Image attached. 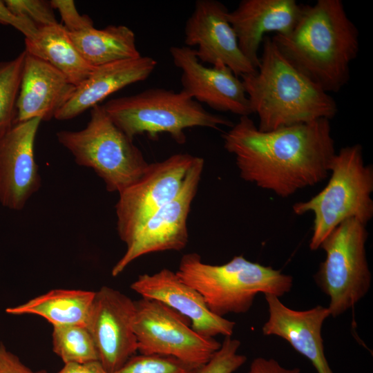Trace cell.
<instances>
[{"label": "cell", "instance_id": "6da1fadb", "mask_svg": "<svg viewBox=\"0 0 373 373\" xmlns=\"http://www.w3.org/2000/svg\"><path fill=\"white\" fill-rule=\"evenodd\" d=\"M222 137L241 178L281 198L327 178L336 153L325 118L262 131L249 116H241Z\"/></svg>", "mask_w": 373, "mask_h": 373}, {"label": "cell", "instance_id": "7a4b0ae2", "mask_svg": "<svg viewBox=\"0 0 373 373\" xmlns=\"http://www.w3.org/2000/svg\"><path fill=\"white\" fill-rule=\"evenodd\" d=\"M284 56L327 93L347 84L359 51V34L341 0L304 5L294 28L271 37Z\"/></svg>", "mask_w": 373, "mask_h": 373}, {"label": "cell", "instance_id": "3957f363", "mask_svg": "<svg viewBox=\"0 0 373 373\" xmlns=\"http://www.w3.org/2000/svg\"><path fill=\"white\" fill-rule=\"evenodd\" d=\"M256 72L240 76L259 130L331 119L338 112L332 96L298 70L265 36Z\"/></svg>", "mask_w": 373, "mask_h": 373}, {"label": "cell", "instance_id": "277c9868", "mask_svg": "<svg viewBox=\"0 0 373 373\" xmlns=\"http://www.w3.org/2000/svg\"><path fill=\"white\" fill-rule=\"evenodd\" d=\"M175 272L200 294L209 309L220 317L246 313L257 294L280 297L289 292L293 285L291 276L248 260L242 255L216 265L202 262L197 253L186 254Z\"/></svg>", "mask_w": 373, "mask_h": 373}, {"label": "cell", "instance_id": "5b68a950", "mask_svg": "<svg viewBox=\"0 0 373 373\" xmlns=\"http://www.w3.org/2000/svg\"><path fill=\"white\" fill-rule=\"evenodd\" d=\"M329 170L330 178L323 189L292 207L296 215H314L309 242L314 251L343 221L353 218L366 225L373 217V168L365 164L362 146L341 148L332 157Z\"/></svg>", "mask_w": 373, "mask_h": 373}, {"label": "cell", "instance_id": "8992f818", "mask_svg": "<svg viewBox=\"0 0 373 373\" xmlns=\"http://www.w3.org/2000/svg\"><path fill=\"white\" fill-rule=\"evenodd\" d=\"M113 122L130 139L146 134L151 139L167 133L178 144L186 141L184 130L192 127H231L227 118L213 114L182 90L149 88L114 98L102 105Z\"/></svg>", "mask_w": 373, "mask_h": 373}, {"label": "cell", "instance_id": "52a82bcc", "mask_svg": "<svg viewBox=\"0 0 373 373\" xmlns=\"http://www.w3.org/2000/svg\"><path fill=\"white\" fill-rule=\"evenodd\" d=\"M57 137L77 164L95 171L109 192L119 193L131 185L149 164L133 140L113 122L100 104L91 108L84 128L60 131Z\"/></svg>", "mask_w": 373, "mask_h": 373}, {"label": "cell", "instance_id": "ba28073f", "mask_svg": "<svg viewBox=\"0 0 373 373\" xmlns=\"http://www.w3.org/2000/svg\"><path fill=\"white\" fill-rule=\"evenodd\" d=\"M367 236L365 224L348 219L321 245L325 258L314 278L329 298L330 316L336 317L353 307L370 288L372 275L365 251Z\"/></svg>", "mask_w": 373, "mask_h": 373}, {"label": "cell", "instance_id": "9c48e42d", "mask_svg": "<svg viewBox=\"0 0 373 373\" xmlns=\"http://www.w3.org/2000/svg\"><path fill=\"white\" fill-rule=\"evenodd\" d=\"M135 304L133 330L141 354L171 356L200 370L221 346L214 338L195 332L187 318L160 301L142 298Z\"/></svg>", "mask_w": 373, "mask_h": 373}, {"label": "cell", "instance_id": "30bf717a", "mask_svg": "<svg viewBox=\"0 0 373 373\" xmlns=\"http://www.w3.org/2000/svg\"><path fill=\"white\" fill-rule=\"evenodd\" d=\"M195 158L176 153L149 164L137 180L119 193L117 229L126 245L156 211L180 193Z\"/></svg>", "mask_w": 373, "mask_h": 373}, {"label": "cell", "instance_id": "8fae6325", "mask_svg": "<svg viewBox=\"0 0 373 373\" xmlns=\"http://www.w3.org/2000/svg\"><path fill=\"white\" fill-rule=\"evenodd\" d=\"M204 161L197 157L180 193L156 211L126 245L123 256L112 269L113 276L142 256L164 251H180L189 241L187 218L196 195Z\"/></svg>", "mask_w": 373, "mask_h": 373}, {"label": "cell", "instance_id": "7c38bea8", "mask_svg": "<svg viewBox=\"0 0 373 373\" xmlns=\"http://www.w3.org/2000/svg\"><path fill=\"white\" fill-rule=\"evenodd\" d=\"M135 301L103 286L95 291L86 327L95 343L99 361L109 373L119 369L137 352L133 330Z\"/></svg>", "mask_w": 373, "mask_h": 373}, {"label": "cell", "instance_id": "4fadbf2b", "mask_svg": "<svg viewBox=\"0 0 373 373\" xmlns=\"http://www.w3.org/2000/svg\"><path fill=\"white\" fill-rule=\"evenodd\" d=\"M228 12L218 1H196L184 26L186 46H197L195 54L202 64H223L238 77L254 73L257 70L240 50Z\"/></svg>", "mask_w": 373, "mask_h": 373}, {"label": "cell", "instance_id": "5bb4252c", "mask_svg": "<svg viewBox=\"0 0 373 373\" xmlns=\"http://www.w3.org/2000/svg\"><path fill=\"white\" fill-rule=\"evenodd\" d=\"M169 50L174 65L182 71V90L191 98L240 117L253 113L242 80L229 68L223 64L206 66L195 49L186 46H172Z\"/></svg>", "mask_w": 373, "mask_h": 373}, {"label": "cell", "instance_id": "9a60e30c", "mask_svg": "<svg viewBox=\"0 0 373 373\" xmlns=\"http://www.w3.org/2000/svg\"><path fill=\"white\" fill-rule=\"evenodd\" d=\"M41 120L15 122L0 136V202L20 210L41 186L34 144Z\"/></svg>", "mask_w": 373, "mask_h": 373}, {"label": "cell", "instance_id": "2e32d148", "mask_svg": "<svg viewBox=\"0 0 373 373\" xmlns=\"http://www.w3.org/2000/svg\"><path fill=\"white\" fill-rule=\"evenodd\" d=\"M131 288L142 298L160 301L187 318L191 328L201 336L233 334L236 323L212 313L200 294L175 271L164 268L153 274L140 275Z\"/></svg>", "mask_w": 373, "mask_h": 373}, {"label": "cell", "instance_id": "e0dca14e", "mask_svg": "<svg viewBox=\"0 0 373 373\" xmlns=\"http://www.w3.org/2000/svg\"><path fill=\"white\" fill-rule=\"evenodd\" d=\"M303 6L295 0H242L228 12L240 49L256 70L258 50L266 34L289 33L298 21Z\"/></svg>", "mask_w": 373, "mask_h": 373}, {"label": "cell", "instance_id": "ac0fdd59", "mask_svg": "<svg viewBox=\"0 0 373 373\" xmlns=\"http://www.w3.org/2000/svg\"><path fill=\"white\" fill-rule=\"evenodd\" d=\"M265 296L269 318L262 327L263 334L287 341L312 363L318 373H334L325 356L321 335L323 324L330 316L328 308L317 305L298 311L285 306L275 295Z\"/></svg>", "mask_w": 373, "mask_h": 373}, {"label": "cell", "instance_id": "d6986e66", "mask_svg": "<svg viewBox=\"0 0 373 373\" xmlns=\"http://www.w3.org/2000/svg\"><path fill=\"white\" fill-rule=\"evenodd\" d=\"M75 88L58 70L26 52L15 122L55 118Z\"/></svg>", "mask_w": 373, "mask_h": 373}, {"label": "cell", "instance_id": "ffe728a7", "mask_svg": "<svg viewBox=\"0 0 373 373\" xmlns=\"http://www.w3.org/2000/svg\"><path fill=\"white\" fill-rule=\"evenodd\" d=\"M157 61L151 57L119 61L96 67L88 77L77 86L69 100L57 111L55 119H71L98 105L110 95L148 78Z\"/></svg>", "mask_w": 373, "mask_h": 373}, {"label": "cell", "instance_id": "44dd1931", "mask_svg": "<svg viewBox=\"0 0 373 373\" xmlns=\"http://www.w3.org/2000/svg\"><path fill=\"white\" fill-rule=\"evenodd\" d=\"M95 294L81 289H52L21 305L8 307L6 312L12 315H37L52 327H86Z\"/></svg>", "mask_w": 373, "mask_h": 373}, {"label": "cell", "instance_id": "7402d4cb", "mask_svg": "<svg viewBox=\"0 0 373 373\" xmlns=\"http://www.w3.org/2000/svg\"><path fill=\"white\" fill-rule=\"evenodd\" d=\"M24 50L53 66L76 87L95 68L82 57L59 23L39 28L35 37L25 39Z\"/></svg>", "mask_w": 373, "mask_h": 373}, {"label": "cell", "instance_id": "603a6c76", "mask_svg": "<svg viewBox=\"0 0 373 373\" xmlns=\"http://www.w3.org/2000/svg\"><path fill=\"white\" fill-rule=\"evenodd\" d=\"M68 33L82 57L95 68L141 56L135 33L124 25H110L103 29L93 26Z\"/></svg>", "mask_w": 373, "mask_h": 373}, {"label": "cell", "instance_id": "cb8c5ba5", "mask_svg": "<svg viewBox=\"0 0 373 373\" xmlns=\"http://www.w3.org/2000/svg\"><path fill=\"white\" fill-rule=\"evenodd\" d=\"M53 352L65 363L99 361L94 340L86 326L52 327Z\"/></svg>", "mask_w": 373, "mask_h": 373}, {"label": "cell", "instance_id": "d4e9b609", "mask_svg": "<svg viewBox=\"0 0 373 373\" xmlns=\"http://www.w3.org/2000/svg\"><path fill=\"white\" fill-rule=\"evenodd\" d=\"M25 57L23 50L15 59L0 62V136L16 122L17 101Z\"/></svg>", "mask_w": 373, "mask_h": 373}, {"label": "cell", "instance_id": "484cf974", "mask_svg": "<svg viewBox=\"0 0 373 373\" xmlns=\"http://www.w3.org/2000/svg\"><path fill=\"white\" fill-rule=\"evenodd\" d=\"M198 370L171 356L140 354L113 373H198Z\"/></svg>", "mask_w": 373, "mask_h": 373}, {"label": "cell", "instance_id": "4316f807", "mask_svg": "<svg viewBox=\"0 0 373 373\" xmlns=\"http://www.w3.org/2000/svg\"><path fill=\"white\" fill-rule=\"evenodd\" d=\"M240 341L225 336L220 347L198 373H233L247 361L245 355L238 353Z\"/></svg>", "mask_w": 373, "mask_h": 373}, {"label": "cell", "instance_id": "83f0119b", "mask_svg": "<svg viewBox=\"0 0 373 373\" xmlns=\"http://www.w3.org/2000/svg\"><path fill=\"white\" fill-rule=\"evenodd\" d=\"M4 3L14 15L27 19L37 29L58 23L50 1L6 0Z\"/></svg>", "mask_w": 373, "mask_h": 373}, {"label": "cell", "instance_id": "f1b7e54d", "mask_svg": "<svg viewBox=\"0 0 373 373\" xmlns=\"http://www.w3.org/2000/svg\"><path fill=\"white\" fill-rule=\"evenodd\" d=\"M52 8L57 10L61 24L68 32H80L93 27L92 19L86 15H80L73 0H51Z\"/></svg>", "mask_w": 373, "mask_h": 373}, {"label": "cell", "instance_id": "f546056e", "mask_svg": "<svg viewBox=\"0 0 373 373\" xmlns=\"http://www.w3.org/2000/svg\"><path fill=\"white\" fill-rule=\"evenodd\" d=\"M0 23L12 26L21 32L25 36V39L32 38L38 31L33 23L14 15L2 1H0Z\"/></svg>", "mask_w": 373, "mask_h": 373}, {"label": "cell", "instance_id": "4dcf8cb0", "mask_svg": "<svg viewBox=\"0 0 373 373\" xmlns=\"http://www.w3.org/2000/svg\"><path fill=\"white\" fill-rule=\"evenodd\" d=\"M0 373H48L45 370L34 372L23 364L17 356L0 343Z\"/></svg>", "mask_w": 373, "mask_h": 373}, {"label": "cell", "instance_id": "1f68e13d", "mask_svg": "<svg viewBox=\"0 0 373 373\" xmlns=\"http://www.w3.org/2000/svg\"><path fill=\"white\" fill-rule=\"evenodd\" d=\"M248 373H300V369L285 368L274 358L258 357L251 362Z\"/></svg>", "mask_w": 373, "mask_h": 373}, {"label": "cell", "instance_id": "d6a6232c", "mask_svg": "<svg viewBox=\"0 0 373 373\" xmlns=\"http://www.w3.org/2000/svg\"><path fill=\"white\" fill-rule=\"evenodd\" d=\"M57 373H109L102 365L99 361L87 363H68Z\"/></svg>", "mask_w": 373, "mask_h": 373}]
</instances>
